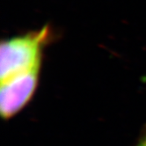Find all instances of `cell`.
Returning a JSON list of instances; mask_svg holds the SVG:
<instances>
[{
  "label": "cell",
  "mask_w": 146,
  "mask_h": 146,
  "mask_svg": "<svg viewBox=\"0 0 146 146\" xmlns=\"http://www.w3.org/2000/svg\"><path fill=\"white\" fill-rule=\"evenodd\" d=\"M137 146H146V129L144 130L143 135L141 137V139Z\"/></svg>",
  "instance_id": "cell-3"
},
{
  "label": "cell",
  "mask_w": 146,
  "mask_h": 146,
  "mask_svg": "<svg viewBox=\"0 0 146 146\" xmlns=\"http://www.w3.org/2000/svg\"><path fill=\"white\" fill-rule=\"evenodd\" d=\"M41 65L20 73L4 82L0 89V113L7 120L21 111L33 98Z\"/></svg>",
  "instance_id": "cell-2"
},
{
  "label": "cell",
  "mask_w": 146,
  "mask_h": 146,
  "mask_svg": "<svg viewBox=\"0 0 146 146\" xmlns=\"http://www.w3.org/2000/svg\"><path fill=\"white\" fill-rule=\"evenodd\" d=\"M51 36V28L47 25L40 30L3 40L0 47L1 82L41 65L42 51Z\"/></svg>",
  "instance_id": "cell-1"
}]
</instances>
